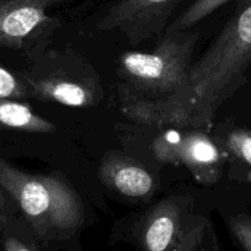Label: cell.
Masks as SVG:
<instances>
[{"label": "cell", "instance_id": "obj_12", "mask_svg": "<svg viewBox=\"0 0 251 251\" xmlns=\"http://www.w3.org/2000/svg\"><path fill=\"white\" fill-rule=\"evenodd\" d=\"M228 1L230 0H194V3L190 4L168 28L178 31L190 30Z\"/></svg>", "mask_w": 251, "mask_h": 251}, {"label": "cell", "instance_id": "obj_3", "mask_svg": "<svg viewBox=\"0 0 251 251\" xmlns=\"http://www.w3.org/2000/svg\"><path fill=\"white\" fill-rule=\"evenodd\" d=\"M0 187L43 246L74 251L71 243L83 228L85 213L72 186L58 176L21 171L0 158Z\"/></svg>", "mask_w": 251, "mask_h": 251}, {"label": "cell", "instance_id": "obj_13", "mask_svg": "<svg viewBox=\"0 0 251 251\" xmlns=\"http://www.w3.org/2000/svg\"><path fill=\"white\" fill-rule=\"evenodd\" d=\"M230 235L241 251H251V217L248 213H238L228 218Z\"/></svg>", "mask_w": 251, "mask_h": 251}, {"label": "cell", "instance_id": "obj_4", "mask_svg": "<svg viewBox=\"0 0 251 251\" xmlns=\"http://www.w3.org/2000/svg\"><path fill=\"white\" fill-rule=\"evenodd\" d=\"M19 78L28 98L85 108L102 99L100 76L90 63L72 50H33Z\"/></svg>", "mask_w": 251, "mask_h": 251}, {"label": "cell", "instance_id": "obj_8", "mask_svg": "<svg viewBox=\"0 0 251 251\" xmlns=\"http://www.w3.org/2000/svg\"><path fill=\"white\" fill-rule=\"evenodd\" d=\"M71 0H0V47L23 48L52 23L50 11Z\"/></svg>", "mask_w": 251, "mask_h": 251}, {"label": "cell", "instance_id": "obj_7", "mask_svg": "<svg viewBox=\"0 0 251 251\" xmlns=\"http://www.w3.org/2000/svg\"><path fill=\"white\" fill-rule=\"evenodd\" d=\"M182 0H117L99 21L98 30L118 31L131 45H138L168 28Z\"/></svg>", "mask_w": 251, "mask_h": 251}, {"label": "cell", "instance_id": "obj_9", "mask_svg": "<svg viewBox=\"0 0 251 251\" xmlns=\"http://www.w3.org/2000/svg\"><path fill=\"white\" fill-rule=\"evenodd\" d=\"M105 185L128 199L147 200L156 190L154 176L137 161L127 156L107 155L100 166Z\"/></svg>", "mask_w": 251, "mask_h": 251}, {"label": "cell", "instance_id": "obj_6", "mask_svg": "<svg viewBox=\"0 0 251 251\" xmlns=\"http://www.w3.org/2000/svg\"><path fill=\"white\" fill-rule=\"evenodd\" d=\"M153 153L161 163L186 168L201 185L221 178V151L202 129H168L154 139Z\"/></svg>", "mask_w": 251, "mask_h": 251}, {"label": "cell", "instance_id": "obj_17", "mask_svg": "<svg viewBox=\"0 0 251 251\" xmlns=\"http://www.w3.org/2000/svg\"><path fill=\"white\" fill-rule=\"evenodd\" d=\"M200 251H223L221 243L218 240V236H217L213 223L209 224L208 229H207V233L204 235L203 241H202L201 250Z\"/></svg>", "mask_w": 251, "mask_h": 251}, {"label": "cell", "instance_id": "obj_16", "mask_svg": "<svg viewBox=\"0 0 251 251\" xmlns=\"http://www.w3.org/2000/svg\"><path fill=\"white\" fill-rule=\"evenodd\" d=\"M13 204V201L0 187V229L14 222Z\"/></svg>", "mask_w": 251, "mask_h": 251}, {"label": "cell", "instance_id": "obj_10", "mask_svg": "<svg viewBox=\"0 0 251 251\" xmlns=\"http://www.w3.org/2000/svg\"><path fill=\"white\" fill-rule=\"evenodd\" d=\"M0 129L52 133L55 131V126L33 112L26 103L11 99H0Z\"/></svg>", "mask_w": 251, "mask_h": 251}, {"label": "cell", "instance_id": "obj_1", "mask_svg": "<svg viewBox=\"0 0 251 251\" xmlns=\"http://www.w3.org/2000/svg\"><path fill=\"white\" fill-rule=\"evenodd\" d=\"M199 33L166 28L151 52L128 50L118 58L121 108L147 125H170L188 90Z\"/></svg>", "mask_w": 251, "mask_h": 251}, {"label": "cell", "instance_id": "obj_18", "mask_svg": "<svg viewBox=\"0 0 251 251\" xmlns=\"http://www.w3.org/2000/svg\"><path fill=\"white\" fill-rule=\"evenodd\" d=\"M45 251H58L55 248H50V246H45Z\"/></svg>", "mask_w": 251, "mask_h": 251}, {"label": "cell", "instance_id": "obj_11", "mask_svg": "<svg viewBox=\"0 0 251 251\" xmlns=\"http://www.w3.org/2000/svg\"><path fill=\"white\" fill-rule=\"evenodd\" d=\"M0 251H45V246L30 228H23L15 222L0 229Z\"/></svg>", "mask_w": 251, "mask_h": 251}, {"label": "cell", "instance_id": "obj_14", "mask_svg": "<svg viewBox=\"0 0 251 251\" xmlns=\"http://www.w3.org/2000/svg\"><path fill=\"white\" fill-rule=\"evenodd\" d=\"M28 98L27 90L19 76L0 64V99L21 100Z\"/></svg>", "mask_w": 251, "mask_h": 251}, {"label": "cell", "instance_id": "obj_5", "mask_svg": "<svg viewBox=\"0 0 251 251\" xmlns=\"http://www.w3.org/2000/svg\"><path fill=\"white\" fill-rule=\"evenodd\" d=\"M188 196H170L149 209L129 231L138 251H200L209 224Z\"/></svg>", "mask_w": 251, "mask_h": 251}, {"label": "cell", "instance_id": "obj_2", "mask_svg": "<svg viewBox=\"0 0 251 251\" xmlns=\"http://www.w3.org/2000/svg\"><path fill=\"white\" fill-rule=\"evenodd\" d=\"M250 63L251 0H239L216 41L192 63L187 95L170 125L208 128L222 105L245 84Z\"/></svg>", "mask_w": 251, "mask_h": 251}, {"label": "cell", "instance_id": "obj_15", "mask_svg": "<svg viewBox=\"0 0 251 251\" xmlns=\"http://www.w3.org/2000/svg\"><path fill=\"white\" fill-rule=\"evenodd\" d=\"M228 147L231 153L251 166V132L235 129L228 136Z\"/></svg>", "mask_w": 251, "mask_h": 251}]
</instances>
